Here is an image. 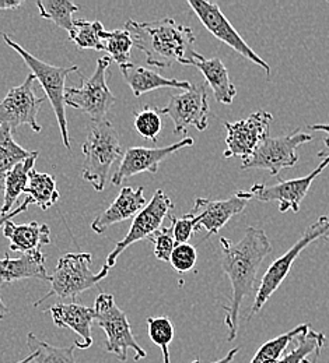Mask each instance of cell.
<instances>
[{
    "label": "cell",
    "mask_w": 329,
    "mask_h": 363,
    "mask_svg": "<svg viewBox=\"0 0 329 363\" xmlns=\"http://www.w3.org/2000/svg\"><path fill=\"white\" fill-rule=\"evenodd\" d=\"M222 267L232 284L230 303L225 306V324L229 330L227 341H234L238 331L239 308L244 298L255 291L259 266L272 253V243L262 228L249 227L241 240L233 243L227 238H220Z\"/></svg>",
    "instance_id": "obj_1"
},
{
    "label": "cell",
    "mask_w": 329,
    "mask_h": 363,
    "mask_svg": "<svg viewBox=\"0 0 329 363\" xmlns=\"http://www.w3.org/2000/svg\"><path fill=\"white\" fill-rule=\"evenodd\" d=\"M125 30L150 66L166 69L173 63L193 66L200 53L193 49V31L171 17L138 23L128 20Z\"/></svg>",
    "instance_id": "obj_2"
},
{
    "label": "cell",
    "mask_w": 329,
    "mask_h": 363,
    "mask_svg": "<svg viewBox=\"0 0 329 363\" xmlns=\"http://www.w3.org/2000/svg\"><path fill=\"white\" fill-rule=\"evenodd\" d=\"M82 151L85 154L83 179L89 182L95 191H102L112 165L124 157L118 130L107 119L92 121Z\"/></svg>",
    "instance_id": "obj_3"
},
{
    "label": "cell",
    "mask_w": 329,
    "mask_h": 363,
    "mask_svg": "<svg viewBox=\"0 0 329 363\" xmlns=\"http://www.w3.org/2000/svg\"><path fill=\"white\" fill-rule=\"evenodd\" d=\"M92 255L90 253H68L63 255L53 274L49 277L50 289L38 302L34 303L38 308L48 298L58 296L59 299L76 301L79 295L89 291L98 282H101L109 272L105 266L101 272H92Z\"/></svg>",
    "instance_id": "obj_4"
},
{
    "label": "cell",
    "mask_w": 329,
    "mask_h": 363,
    "mask_svg": "<svg viewBox=\"0 0 329 363\" xmlns=\"http://www.w3.org/2000/svg\"><path fill=\"white\" fill-rule=\"evenodd\" d=\"M3 41L14 49L23 60L27 63V66L31 69V74H34L36 80L40 82L43 90L47 94L48 101L50 102L53 112L56 115V121L59 123L60 135L63 140V145L70 150V138H69V132H68V119H66V104H65V91H66V79L70 73H77L79 66H70V67H59V66H52L49 63H45L27 52L21 45L14 43L7 34L1 33Z\"/></svg>",
    "instance_id": "obj_5"
},
{
    "label": "cell",
    "mask_w": 329,
    "mask_h": 363,
    "mask_svg": "<svg viewBox=\"0 0 329 363\" xmlns=\"http://www.w3.org/2000/svg\"><path fill=\"white\" fill-rule=\"evenodd\" d=\"M95 323L104 330L107 335L105 350L108 354L115 355L121 362L128 359V351H135V361H141L147 357L146 351L138 344L132 333L131 323L126 313L121 311L115 298L111 294L101 292L95 302Z\"/></svg>",
    "instance_id": "obj_6"
},
{
    "label": "cell",
    "mask_w": 329,
    "mask_h": 363,
    "mask_svg": "<svg viewBox=\"0 0 329 363\" xmlns=\"http://www.w3.org/2000/svg\"><path fill=\"white\" fill-rule=\"evenodd\" d=\"M327 238H329V213L325 216H321L311 227L301 235V238L283 256L276 259L269 266V269L262 277V281L259 284V288H258L255 299H254V305L251 308V313L248 315L247 320H251L262 311V308L269 301V298L282 285L283 281L288 275V272L291 270L297 257L300 256V253L313 242H317L320 239H327Z\"/></svg>",
    "instance_id": "obj_7"
},
{
    "label": "cell",
    "mask_w": 329,
    "mask_h": 363,
    "mask_svg": "<svg viewBox=\"0 0 329 363\" xmlns=\"http://www.w3.org/2000/svg\"><path fill=\"white\" fill-rule=\"evenodd\" d=\"M111 65L109 56L97 60L93 76L89 79L82 76L79 87H68L65 91V104L73 109L87 113L92 121L105 119L108 111L114 106L117 98L107 84V73Z\"/></svg>",
    "instance_id": "obj_8"
},
{
    "label": "cell",
    "mask_w": 329,
    "mask_h": 363,
    "mask_svg": "<svg viewBox=\"0 0 329 363\" xmlns=\"http://www.w3.org/2000/svg\"><path fill=\"white\" fill-rule=\"evenodd\" d=\"M313 141V136L296 130L287 136L268 137L255 152L242 162L241 169H265L271 177H278L283 169L291 168L298 161V147Z\"/></svg>",
    "instance_id": "obj_9"
},
{
    "label": "cell",
    "mask_w": 329,
    "mask_h": 363,
    "mask_svg": "<svg viewBox=\"0 0 329 363\" xmlns=\"http://www.w3.org/2000/svg\"><path fill=\"white\" fill-rule=\"evenodd\" d=\"M188 6L195 13V16L200 20L203 27L213 37H216L223 44L234 49L235 52L239 53L242 57L248 59L249 62L264 69L268 76L271 74L269 65L235 31L232 23L220 10L219 4L212 1H205V0H188Z\"/></svg>",
    "instance_id": "obj_10"
},
{
    "label": "cell",
    "mask_w": 329,
    "mask_h": 363,
    "mask_svg": "<svg viewBox=\"0 0 329 363\" xmlns=\"http://www.w3.org/2000/svg\"><path fill=\"white\" fill-rule=\"evenodd\" d=\"M34 82V74H28L23 84L13 87L0 101L1 126H7L16 132L18 126L27 125L33 129V132L41 133L43 128L38 123L37 116L45 98L36 95Z\"/></svg>",
    "instance_id": "obj_11"
},
{
    "label": "cell",
    "mask_w": 329,
    "mask_h": 363,
    "mask_svg": "<svg viewBox=\"0 0 329 363\" xmlns=\"http://www.w3.org/2000/svg\"><path fill=\"white\" fill-rule=\"evenodd\" d=\"M173 208H174V203L171 201V199L161 189L156 190L151 200L134 218V223L126 236L121 242H118L114 250L108 255L105 267L111 270L117 264V260L124 250H126L129 246H132L139 240L150 239L161 228L164 218L171 216Z\"/></svg>",
    "instance_id": "obj_12"
},
{
    "label": "cell",
    "mask_w": 329,
    "mask_h": 363,
    "mask_svg": "<svg viewBox=\"0 0 329 363\" xmlns=\"http://www.w3.org/2000/svg\"><path fill=\"white\" fill-rule=\"evenodd\" d=\"M160 113L173 121L176 135L187 133L188 128L203 132L207 129L210 115L207 91L202 84L192 86L189 90L173 95L167 106L160 109Z\"/></svg>",
    "instance_id": "obj_13"
},
{
    "label": "cell",
    "mask_w": 329,
    "mask_h": 363,
    "mask_svg": "<svg viewBox=\"0 0 329 363\" xmlns=\"http://www.w3.org/2000/svg\"><path fill=\"white\" fill-rule=\"evenodd\" d=\"M318 157L323 158L321 164L310 172L307 177L293 179V181H283L276 184H254L248 191L252 194L254 199H258L261 201H278L279 203V211L287 213L288 210H293L294 213L300 211V204L307 196L313 182L315 181L321 172L329 165V154L325 151H320Z\"/></svg>",
    "instance_id": "obj_14"
},
{
    "label": "cell",
    "mask_w": 329,
    "mask_h": 363,
    "mask_svg": "<svg viewBox=\"0 0 329 363\" xmlns=\"http://www.w3.org/2000/svg\"><path fill=\"white\" fill-rule=\"evenodd\" d=\"M274 116L265 111H258L249 115L247 119L234 123L226 122L225 128L227 130L226 137V151L225 158L239 157L244 161L248 160L258 145L269 137V128Z\"/></svg>",
    "instance_id": "obj_15"
},
{
    "label": "cell",
    "mask_w": 329,
    "mask_h": 363,
    "mask_svg": "<svg viewBox=\"0 0 329 363\" xmlns=\"http://www.w3.org/2000/svg\"><path fill=\"white\" fill-rule=\"evenodd\" d=\"M254 199L248 190L237 191L226 200L196 199L192 210L187 213L195 223V232L206 229L207 236L219 233L233 217L241 214L249 200Z\"/></svg>",
    "instance_id": "obj_16"
},
{
    "label": "cell",
    "mask_w": 329,
    "mask_h": 363,
    "mask_svg": "<svg viewBox=\"0 0 329 363\" xmlns=\"http://www.w3.org/2000/svg\"><path fill=\"white\" fill-rule=\"evenodd\" d=\"M195 144L192 137H185L178 143H174L167 147L161 148H144V147H131L122 157L121 165L117 172L112 175V184L121 186L124 181L139 175L143 172L157 174L160 164L171 157L173 154L178 152L183 148H189Z\"/></svg>",
    "instance_id": "obj_17"
},
{
    "label": "cell",
    "mask_w": 329,
    "mask_h": 363,
    "mask_svg": "<svg viewBox=\"0 0 329 363\" xmlns=\"http://www.w3.org/2000/svg\"><path fill=\"white\" fill-rule=\"evenodd\" d=\"M49 313L56 327L70 328L82 338V341H75L73 344L79 350H87L93 345L92 325L95 321V312L93 308L79 305L76 302H58L52 305Z\"/></svg>",
    "instance_id": "obj_18"
},
{
    "label": "cell",
    "mask_w": 329,
    "mask_h": 363,
    "mask_svg": "<svg viewBox=\"0 0 329 363\" xmlns=\"http://www.w3.org/2000/svg\"><path fill=\"white\" fill-rule=\"evenodd\" d=\"M147 200L143 194V187H124L119 191V196L114 200V203L101 214H98L92 223V229L95 233L101 235L108 228L126 221L129 218H135L141 210L146 207Z\"/></svg>",
    "instance_id": "obj_19"
},
{
    "label": "cell",
    "mask_w": 329,
    "mask_h": 363,
    "mask_svg": "<svg viewBox=\"0 0 329 363\" xmlns=\"http://www.w3.org/2000/svg\"><path fill=\"white\" fill-rule=\"evenodd\" d=\"M47 272V256L40 252L26 253L21 257L11 259L9 253L0 259V282H14L27 278L49 281Z\"/></svg>",
    "instance_id": "obj_20"
},
{
    "label": "cell",
    "mask_w": 329,
    "mask_h": 363,
    "mask_svg": "<svg viewBox=\"0 0 329 363\" xmlns=\"http://www.w3.org/2000/svg\"><path fill=\"white\" fill-rule=\"evenodd\" d=\"M119 69L126 84L131 87L135 96H141L146 92L160 90V89H180V90L187 91L192 87L189 82L163 77L154 70L143 67L141 65L128 63V65L119 66Z\"/></svg>",
    "instance_id": "obj_21"
},
{
    "label": "cell",
    "mask_w": 329,
    "mask_h": 363,
    "mask_svg": "<svg viewBox=\"0 0 329 363\" xmlns=\"http://www.w3.org/2000/svg\"><path fill=\"white\" fill-rule=\"evenodd\" d=\"M3 236L10 240L11 252H21L23 255L40 252L43 246L50 243L49 227L36 221L23 225L7 221L3 225Z\"/></svg>",
    "instance_id": "obj_22"
},
{
    "label": "cell",
    "mask_w": 329,
    "mask_h": 363,
    "mask_svg": "<svg viewBox=\"0 0 329 363\" xmlns=\"http://www.w3.org/2000/svg\"><path fill=\"white\" fill-rule=\"evenodd\" d=\"M193 66L200 70L205 80L213 91V95L217 102L225 105L233 104V99L237 95V89L230 80L227 67L219 57L205 59L203 55H199Z\"/></svg>",
    "instance_id": "obj_23"
},
{
    "label": "cell",
    "mask_w": 329,
    "mask_h": 363,
    "mask_svg": "<svg viewBox=\"0 0 329 363\" xmlns=\"http://www.w3.org/2000/svg\"><path fill=\"white\" fill-rule=\"evenodd\" d=\"M13 130L0 125V216L4 203V182L7 174L18 162L34 155L36 151L23 148L13 137Z\"/></svg>",
    "instance_id": "obj_24"
},
{
    "label": "cell",
    "mask_w": 329,
    "mask_h": 363,
    "mask_svg": "<svg viewBox=\"0 0 329 363\" xmlns=\"http://www.w3.org/2000/svg\"><path fill=\"white\" fill-rule=\"evenodd\" d=\"M37 158H38V152L36 151L33 157L18 162L7 174L6 182H4V203H3L1 216L10 213L11 207L14 206V203L17 201L20 194L24 193V189L27 186L28 177H30V172L34 169Z\"/></svg>",
    "instance_id": "obj_25"
},
{
    "label": "cell",
    "mask_w": 329,
    "mask_h": 363,
    "mask_svg": "<svg viewBox=\"0 0 329 363\" xmlns=\"http://www.w3.org/2000/svg\"><path fill=\"white\" fill-rule=\"evenodd\" d=\"M24 193L28 194L33 203L40 206L44 211L55 206L59 200V191L55 178L49 174H40L36 169L30 172Z\"/></svg>",
    "instance_id": "obj_26"
},
{
    "label": "cell",
    "mask_w": 329,
    "mask_h": 363,
    "mask_svg": "<svg viewBox=\"0 0 329 363\" xmlns=\"http://www.w3.org/2000/svg\"><path fill=\"white\" fill-rule=\"evenodd\" d=\"M297 344L286 357L276 363H301L307 359H317L327 341L323 333L308 330L296 338Z\"/></svg>",
    "instance_id": "obj_27"
},
{
    "label": "cell",
    "mask_w": 329,
    "mask_h": 363,
    "mask_svg": "<svg viewBox=\"0 0 329 363\" xmlns=\"http://www.w3.org/2000/svg\"><path fill=\"white\" fill-rule=\"evenodd\" d=\"M27 347L31 352H36L34 363H80L75 358L76 345L55 347L37 338L33 333L27 334Z\"/></svg>",
    "instance_id": "obj_28"
},
{
    "label": "cell",
    "mask_w": 329,
    "mask_h": 363,
    "mask_svg": "<svg viewBox=\"0 0 329 363\" xmlns=\"http://www.w3.org/2000/svg\"><path fill=\"white\" fill-rule=\"evenodd\" d=\"M310 330V324H300L297 327H294L293 330L278 335L276 338L269 340L268 342H265L254 355L252 361L249 363H276L283 352L286 351V348L303 333Z\"/></svg>",
    "instance_id": "obj_29"
},
{
    "label": "cell",
    "mask_w": 329,
    "mask_h": 363,
    "mask_svg": "<svg viewBox=\"0 0 329 363\" xmlns=\"http://www.w3.org/2000/svg\"><path fill=\"white\" fill-rule=\"evenodd\" d=\"M40 16L45 20H50L59 28L68 33L73 27V14L80 10V6L69 0H43L37 1Z\"/></svg>",
    "instance_id": "obj_30"
},
{
    "label": "cell",
    "mask_w": 329,
    "mask_h": 363,
    "mask_svg": "<svg viewBox=\"0 0 329 363\" xmlns=\"http://www.w3.org/2000/svg\"><path fill=\"white\" fill-rule=\"evenodd\" d=\"M101 44L102 50H105L111 60L117 62L118 66L131 63V50L134 48V43L131 34L126 30H104L101 33Z\"/></svg>",
    "instance_id": "obj_31"
},
{
    "label": "cell",
    "mask_w": 329,
    "mask_h": 363,
    "mask_svg": "<svg viewBox=\"0 0 329 363\" xmlns=\"http://www.w3.org/2000/svg\"><path fill=\"white\" fill-rule=\"evenodd\" d=\"M104 26L99 21L75 20L73 27L69 31V40L75 43L79 49H95L102 50L101 33Z\"/></svg>",
    "instance_id": "obj_32"
},
{
    "label": "cell",
    "mask_w": 329,
    "mask_h": 363,
    "mask_svg": "<svg viewBox=\"0 0 329 363\" xmlns=\"http://www.w3.org/2000/svg\"><path fill=\"white\" fill-rule=\"evenodd\" d=\"M147 331L150 340L161 350L164 363H170L168 347L174 340V325L166 316L147 318Z\"/></svg>",
    "instance_id": "obj_33"
},
{
    "label": "cell",
    "mask_w": 329,
    "mask_h": 363,
    "mask_svg": "<svg viewBox=\"0 0 329 363\" xmlns=\"http://www.w3.org/2000/svg\"><path fill=\"white\" fill-rule=\"evenodd\" d=\"M135 129L144 140L156 143L163 129L160 109L154 106H143L135 113Z\"/></svg>",
    "instance_id": "obj_34"
},
{
    "label": "cell",
    "mask_w": 329,
    "mask_h": 363,
    "mask_svg": "<svg viewBox=\"0 0 329 363\" xmlns=\"http://www.w3.org/2000/svg\"><path fill=\"white\" fill-rule=\"evenodd\" d=\"M196 262H198L196 247L189 243L177 245L170 257V263L173 269L178 274L192 272L196 266Z\"/></svg>",
    "instance_id": "obj_35"
},
{
    "label": "cell",
    "mask_w": 329,
    "mask_h": 363,
    "mask_svg": "<svg viewBox=\"0 0 329 363\" xmlns=\"http://www.w3.org/2000/svg\"><path fill=\"white\" fill-rule=\"evenodd\" d=\"M150 240L154 245V256L157 260L160 262H168L170 263V257L171 253L174 250L176 240L173 236V229L170 228H160L151 238Z\"/></svg>",
    "instance_id": "obj_36"
},
{
    "label": "cell",
    "mask_w": 329,
    "mask_h": 363,
    "mask_svg": "<svg viewBox=\"0 0 329 363\" xmlns=\"http://www.w3.org/2000/svg\"><path fill=\"white\" fill-rule=\"evenodd\" d=\"M170 220L173 221L171 229H173V236H174L176 245L188 243L192 233H195V223H193V220L189 217L188 214H185L183 218H176L171 214Z\"/></svg>",
    "instance_id": "obj_37"
},
{
    "label": "cell",
    "mask_w": 329,
    "mask_h": 363,
    "mask_svg": "<svg viewBox=\"0 0 329 363\" xmlns=\"http://www.w3.org/2000/svg\"><path fill=\"white\" fill-rule=\"evenodd\" d=\"M30 204H33V200H31L30 197H27V199L23 201V204H20L17 208L11 210V211H10V213H7V214L0 216V228L3 227L7 221H11V220H13L14 217H17L18 214H21V213L27 211V208L30 207Z\"/></svg>",
    "instance_id": "obj_38"
},
{
    "label": "cell",
    "mask_w": 329,
    "mask_h": 363,
    "mask_svg": "<svg viewBox=\"0 0 329 363\" xmlns=\"http://www.w3.org/2000/svg\"><path fill=\"white\" fill-rule=\"evenodd\" d=\"M24 4V0H0V10H14Z\"/></svg>",
    "instance_id": "obj_39"
},
{
    "label": "cell",
    "mask_w": 329,
    "mask_h": 363,
    "mask_svg": "<svg viewBox=\"0 0 329 363\" xmlns=\"http://www.w3.org/2000/svg\"><path fill=\"white\" fill-rule=\"evenodd\" d=\"M310 130H315V132H325L328 136L324 138V144L325 147L329 148V123H318V125H310L308 126Z\"/></svg>",
    "instance_id": "obj_40"
},
{
    "label": "cell",
    "mask_w": 329,
    "mask_h": 363,
    "mask_svg": "<svg viewBox=\"0 0 329 363\" xmlns=\"http://www.w3.org/2000/svg\"><path fill=\"white\" fill-rule=\"evenodd\" d=\"M238 351H239V350H238V348H233V350H232V351H230V352H229V354H227V355H226V357H225V358H222V359H219V361H216V362H212V363H232L233 362V359H234L235 358V355H237V354H238ZM192 363H202L200 362V361H199V359H195V361H193V362Z\"/></svg>",
    "instance_id": "obj_41"
},
{
    "label": "cell",
    "mask_w": 329,
    "mask_h": 363,
    "mask_svg": "<svg viewBox=\"0 0 329 363\" xmlns=\"http://www.w3.org/2000/svg\"><path fill=\"white\" fill-rule=\"evenodd\" d=\"M0 288H1V282H0ZM9 315H10V311H9V308L3 303L1 296H0V320H3V318H6V316H9Z\"/></svg>",
    "instance_id": "obj_42"
},
{
    "label": "cell",
    "mask_w": 329,
    "mask_h": 363,
    "mask_svg": "<svg viewBox=\"0 0 329 363\" xmlns=\"http://www.w3.org/2000/svg\"><path fill=\"white\" fill-rule=\"evenodd\" d=\"M34 358H36V352H31V354H30V355H28V357H27V358H24V359H23V361H18V362H16V363L33 362V361H34Z\"/></svg>",
    "instance_id": "obj_43"
},
{
    "label": "cell",
    "mask_w": 329,
    "mask_h": 363,
    "mask_svg": "<svg viewBox=\"0 0 329 363\" xmlns=\"http://www.w3.org/2000/svg\"><path fill=\"white\" fill-rule=\"evenodd\" d=\"M315 361H317V359H307V361H304V362L301 363H315Z\"/></svg>",
    "instance_id": "obj_44"
}]
</instances>
